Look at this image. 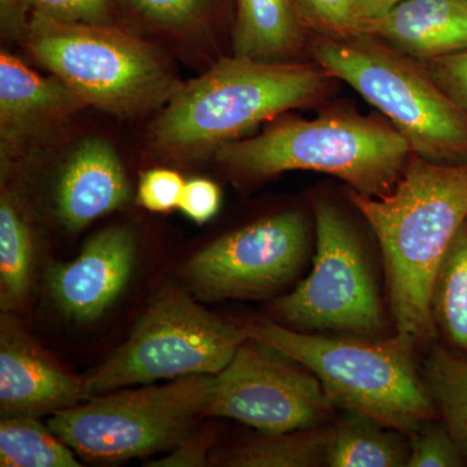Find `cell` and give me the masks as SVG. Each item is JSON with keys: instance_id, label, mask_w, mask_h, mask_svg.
I'll return each mask as SVG.
<instances>
[{"instance_id": "cell-25", "label": "cell", "mask_w": 467, "mask_h": 467, "mask_svg": "<svg viewBox=\"0 0 467 467\" xmlns=\"http://www.w3.org/2000/svg\"><path fill=\"white\" fill-rule=\"evenodd\" d=\"M310 33L327 36L358 34L355 0H297Z\"/></svg>"}, {"instance_id": "cell-23", "label": "cell", "mask_w": 467, "mask_h": 467, "mask_svg": "<svg viewBox=\"0 0 467 467\" xmlns=\"http://www.w3.org/2000/svg\"><path fill=\"white\" fill-rule=\"evenodd\" d=\"M32 269L29 230L8 199L0 204V290L3 308H16L26 299Z\"/></svg>"}, {"instance_id": "cell-33", "label": "cell", "mask_w": 467, "mask_h": 467, "mask_svg": "<svg viewBox=\"0 0 467 467\" xmlns=\"http://www.w3.org/2000/svg\"><path fill=\"white\" fill-rule=\"evenodd\" d=\"M21 8H24L21 0H0L3 24L7 26H18Z\"/></svg>"}, {"instance_id": "cell-26", "label": "cell", "mask_w": 467, "mask_h": 467, "mask_svg": "<svg viewBox=\"0 0 467 467\" xmlns=\"http://www.w3.org/2000/svg\"><path fill=\"white\" fill-rule=\"evenodd\" d=\"M33 14L66 23L101 24L109 12V0H21Z\"/></svg>"}, {"instance_id": "cell-10", "label": "cell", "mask_w": 467, "mask_h": 467, "mask_svg": "<svg viewBox=\"0 0 467 467\" xmlns=\"http://www.w3.org/2000/svg\"><path fill=\"white\" fill-rule=\"evenodd\" d=\"M294 362L248 337L214 374L204 416L233 418L267 434L321 426L334 407L317 377Z\"/></svg>"}, {"instance_id": "cell-20", "label": "cell", "mask_w": 467, "mask_h": 467, "mask_svg": "<svg viewBox=\"0 0 467 467\" xmlns=\"http://www.w3.org/2000/svg\"><path fill=\"white\" fill-rule=\"evenodd\" d=\"M431 310L438 334L451 350L467 356V218L436 273Z\"/></svg>"}, {"instance_id": "cell-14", "label": "cell", "mask_w": 467, "mask_h": 467, "mask_svg": "<svg viewBox=\"0 0 467 467\" xmlns=\"http://www.w3.org/2000/svg\"><path fill=\"white\" fill-rule=\"evenodd\" d=\"M128 199L124 168L112 147L99 138L82 143L58 183L57 213L67 229L78 232Z\"/></svg>"}, {"instance_id": "cell-9", "label": "cell", "mask_w": 467, "mask_h": 467, "mask_svg": "<svg viewBox=\"0 0 467 467\" xmlns=\"http://www.w3.org/2000/svg\"><path fill=\"white\" fill-rule=\"evenodd\" d=\"M316 254L312 272L273 312L297 331L331 330L377 337L386 327L364 243L348 214L327 199L313 202Z\"/></svg>"}, {"instance_id": "cell-27", "label": "cell", "mask_w": 467, "mask_h": 467, "mask_svg": "<svg viewBox=\"0 0 467 467\" xmlns=\"http://www.w3.org/2000/svg\"><path fill=\"white\" fill-rule=\"evenodd\" d=\"M183 178L169 169H152L142 177L138 201L150 212L178 208L184 187Z\"/></svg>"}, {"instance_id": "cell-8", "label": "cell", "mask_w": 467, "mask_h": 467, "mask_svg": "<svg viewBox=\"0 0 467 467\" xmlns=\"http://www.w3.org/2000/svg\"><path fill=\"white\" fill-rule=\"evenodd\" d=\"M213 376L177 378L165 386L109 392L52 414L47 426L76 453L121 462L182 441L204 416Z\"/></svg>"}, {"instance_id": "cell-16", "label": "cell", "mask_w": 467, "mask_h": 467, "mask_svg": "<svg viewBox=\"0 0 467 467\" xmlns=\"http://www.w3.org/2000/svg\"><path fill=\"white\" fill-rule=\"evenodd\" d=\"M309 36L297 0H236L235 57L269 63L299 61Z\"/></svg>"}, {"instance_id": "cell-29", "label": "cell", "mask_w": 467, "mask_h": 467, "mask_svg": "<svg viewBox=\"0 0 467 467\" xmlns=\"http://www.w3.org/2000/svg\"><path fill=\"white\" fill-rule=\"evenodd\" d=\"M221 190L216 183L202 178L184 183L178 208L196 223H204L217 213Z\"/></svg>"}, {"instance_id": "cell-13", "label": "cell", "mask_w": 467, "mask_h": 467, "mask_svg": "<svg viewBox=\"0 0 467 467\" xmlns=\"http://www.w3.org/2000/svg\"><path fill=\"white\" fill-rule=\"evenodd\" d=\"M134 254V236L129 230L112 227L97 234L75 261L52 267V296L77 321L100 317L125 287Z\"/></svg>"}, {"instance_id": "cell-30", "label": "cell", "mask_w": 467, "mask_h": 467, "mask_svg": "<svg viewBox=\"0 0 467 467\" xmlns=\"http://www.w3.org/2000/svg\"><path fill=\"white\" fill-rule=\"evenodd\" d=\"M146 16L167 24L182 26L201 14L207 0H131Z\"/></svg>"}, {"instance_id": "cell-5", "label": "cell", "mask_w": 467, "mask_h": 467, "mask_svg": "<svg viewBox=\"0 0 467 467\" xmlns=\"http://www.w3.org/2000/svg\"><path fill=\"white\" fill-rule=\"evenodd\" d=\"M306 54L376 107L418 158L434 164H467V115L422 61L368 33H310Z\"/></svg>"}, {"instance_id": "cell-32", "label": "cell", "mask_w": 467, "mask_h": 467, "mask_svg": "<svg viewBox=\"0 0 467 467\" xmlns=\"http://www.w3.org/2000/svg\"><path fill=\"white\" fill-rule=\"evenodd\" d=\"M402 0H355V17L358 33H367L368 26L386 16Z\"/></svg>"}, {"instance_id": "cell-19", "label": "cell", "mask_w": 467, "mask_h": 467, "mask_svg": "<svg viewBox=\"0 0 467 467\" xmlns=\"http://www.w3.org/2000/svg\"><path fill=\"white\" fill-rule=\"evenodd\" d=\"M331 427H312L296 431L260 435L243 441L220 465L232 467H317L326 465Z\"/></svg>"}, {"instance_id": "cell-11", "label": "cell", "mask_w": 467, "mask_h": 467, "mask_svg": "<svg viewBox=\"0 0 467 467\" xmlns=\"http://www.w3.org/2000/svg\"><path fill=\"white\" fill-rule=\"evenodd\" d=\"M309 248L306 217L282 212L217 239L187 263L184 275L209 299L261 296L290 284Z\"/></svg>"}, {"instance_id": "cell-18", "label": "cell", "mask_w": 467, "mask_h": 467, "mask_svg": "<svg viewBox=\"0 0 467 467\" xmlns=\"http://www.w3.org/2000/svg\"><path fill=\"white\" fill-rule=\"evenodd\" d=\"M367 414L348 411L331 427L326 465L331 467L408 466L410 451L401 432H389Z\"/></svg>"}, {"instance_id": "cell-21", "label": "cell", "mask_w": 467, "mask_h": 467, "mask_svg": "<svg viewBox=\"0 0 467 467\" xmlns=\"http://www.w3.org/2000/svg\"><path fill=\"white\" fill-rule=\"evenodd\" d=\"M423 383L442 423L467 459V356L432 347L425 361Z\"/></svg>"}, {"instance_id": "cell-31", "label": "cell", "mask_w": 467, "mask_h": 467, "mask_svg": "<svg viewBox=\"0 0 467 467\" xmlns=\"http://www.w3.org/2000/svg\"><path fill=\"white\" fill-rule=\"evenodd\" d=\"M211 439L205 435L193 436L189 439V435L182 441L175 445L173 453L152 463V466H202L207 462V454L211 448Z\"/></svg>"}, {"instance_id": "cell-28", "label": "cell", "mask_w": 467, "mask_h": 467, "mask_svg": "<svg viewBox=\"0 0 467 467\" xmlns=\"http://www.w3.org/2000/svg\"><path fill=\"white\" fill-rule=\"evenodd\" d=\"M445 94L467 115V50L422 61Z\"/></svg>"}, {"instance_id": "cell-3", "label": "cell", "mask_w": 467, "mask_h": 467, "mask_svg": "<svg viewBox=\"0 0 467 467\" xmlns=\"http://www.w3.org/2000/svg\"><path fill=\"white\" fill-rule=\"evenodd\" d=\"M337 84L312 60L221 58L207 73L174 91L153 126V137L171 150L223 146L261 122L325 103Z\"/></svg>"}, {"instance_id": "cell-17", "label": "cell", "mask_w": 467, "mask_h": 467, "mask_svg": "<svg viewBox=\"0 0 467 467\" xmlns=\"http://www.w3.org/2000/svg\"><path fill=\"white\" fill-rule=\"evenodd\" d=\"M85 104L60 79L45 78L8 52L0 54L2 128L16 130L39 117L57 115Z\"/></svg>"}, {"instance_id": "cell-7", "label": "cell", "mask_w": 467, "mask_h": 467, "mask_svg": "<svg viewBox=\"0 0 467 467\" xmlns=\"http://www.w3.org/2000/svg\"><path fill=\"white\" fill-rule=\"evenodd\" d=\"M248 339L186 292L168 288L153 299L124 346L84 379L85 400L133 384L220 373Z\"/></svg>"}, {"instance_id": "cell-22", "label": "cell", "mask_w": 467, "mask_h": 467, "mask_svg": "<svg viewBox=\"0 0 467 467\" xmlns=\"http://www.w3.org/2000/svg\"><path fill=\"white\" fill-rule=\"evenodd\" d=\"M72 451L36 417H5L0 422V466H81Z\"/></svg>"}, {"instance_id": "cell-2", "label": "cell", "mask_w": 467, "mask_h": 467, "mask_svg": "<svg viewBox=\"0 0 467 467\" xmlns=\"http://www.w3.org/2000/svg\"><path fill=\"white\" fill-rule=\"evenodd\" d=\"M411 156L410 146L386 117L361 115L348 107L322 110L312 119L285 117L254 138L217 150L218 161L241 177L317 171L370 198L392 192Z\"/></svg>"}, {"instance_id": "cell-6", "label": "cell", "mask_w": 467, "mask_h": 467, "mask_svg": "<svg viewBox=\"0 0 467 467\" xmlns=\"http://www.w3.org/2000/svg\"><path fill=\"white\" fill-rule=\"evenodd\" d=\"M27 48L84 103L130 113L171 97L167 66L146 43L103 24L33 15Z\"/></svg>"}, {"instance_id": "cell-15", "label": "cell", "mask_w": 467, "mask_h": 467, "mask_svg": "<svg viewBox=\"0 0 467 467\" xmlns=\"http://www.w3.org/2000/svg\"><path fill=\"white\" fill-rule=\"evenodd\" d=\"M367 33L420 61L465 51L467 0H402Z\"/></svg>"}, {"instance_id": "cell-4", "label": "cell", "mask_w": 467, "mask_h": 467, "mask_svg": "<svg viewBox=\"0 0 467 467\" xmlns=\"http://www.w3.org/2000/svg\"><path fill=\"white\" fill-rule=\"evenodd\" d=\"M244 328L250 339L279 350L315 374L334 408L367 414L408 436L438 416L418 376L416 343L404 335L386 340L328 337L272 321Z\"/></svg>"}, {"instance_id": "cell-12", "label": "cell", "mask_w": 467, "mask_h": 467, "mask_svg": "<svg viewBox=\"0 0 467 467\" xmlns=\"http://www.w3.org/2000/svg\"><path fill=\"white\" fill-rule=\"evenodd\" d=\"M85 400L84 380L58 367L11 319L2 318L0 409L5 417L57 413Z\"/></svg>"}, {"instance_id": "cell-1", "label": "cell", "mask_w": 467, "mask_h": 467, "mask_svg": "<svg viewBox=\"0 0 467 467\" xmlns=\"http://www.w3.org/2000/svg\"><path fill=\"white\" fill-rule=\"evenodd\" d=\"M382 250L398 334L418 344L438 337L431 310L436 273L467 218V164L441 165L411 156L391 192L370 198L346 192Z\"/></svg>"}, {"instance_id": "cell-24", "label": "cell", "mask_w": 467, "mask_h": 467, "mask_svg": "<svg viewBox=\"0 0 467 467\" xmlns=\"http://www.w3.org/2000/svg\"><path fill=\"white\" fill-rule=\"evenodd\" d=\"M409 467H459L465 465L460 451L447 426L427 422L410 435Z\"/></svg>"}]
</instances>
